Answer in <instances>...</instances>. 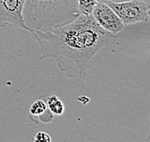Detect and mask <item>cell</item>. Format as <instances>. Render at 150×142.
Returning <instances> with one entry per match:
<instances>
[{
	"label": "cell",
	"instance_id": "cell-2",
	"mask_svg": "<svg viewBox=\"0 0 150 142\" xmlns=\"http://www.w3.org/2000/svg\"><path fill=\"white\" fill-rule=\"evenodd\" d=\"M78 0H25L22 16L29 32L64 25L79 15Z\"/></svg>",
	"mask_w": 150,
	"mask_h": 142
},
{
	"label": "cell",
	"instance_id": "cell-11",
	"mask_svg": "<svg viewBox=\"0 0 150 142\" xmlns=\"http://www.w3.org/2000/svg\"><path fill=\"white\" fill-rule=\"evenodd\" d=\"M149 119H150V115H149ZM146 140L147 141L150 140V126H149V131H148V134H147V138H146Z\"/></svg>",
	"mask_w": 150,
	"mask_h": 142
},
{
	"label": "cell",
	"instance_id": "cell-8",
	"mask_svg": "<svg viewBox=\"0 0 150 142\" xmlns=\"http://www.w3.org/2000/svg\"><path fill=\"white\" fill-rule=\"evenodd\" d=\"M100 0H78V9L80 14L89 15Z\"/></svg>",
	"mask_w": 150,
	"mask_h": 142
},
{
	"label": "cell",
	"instance_id": "cell-12",
	"mask_svg": "<svg viewBox=\"0 0 150 142\" xmlns=\"http://www.w3.org/2000/svg\"><path fill=\"white\" fill-rule=\"evenodd\" d=\"M147 13H148V15H149V17H150V5H149V8H148V12H147Z\"/></svg>",
	"mask_w": 150,
	"mask_h": 142
},
{
	"label": "cell",
	"instance_id": "cell-3",
	"mask_svg": "<svg viewBox=\"0 0 150 142\" xmlns=\"http://www.w3.org/2000/svg\"><path fill=\"white\" fill-rule=\"evenodd\" d=\"M118 14L124 26L138 22H146L149 19V4L142 0H125V1H103Z\"/></svg>",
	"mask_w": 150,
	"mask_h": 142
},
{
	"label": "cell",
	"instance_id": "cell-7",
	"mask_svg": "<svg viewBox=\"0 0 150 142\" xmlns=\"http://www.w3.org/2000/svg\"><path fill=\"white\" fill-rule=\"evenodd\" d=\"M46 103L50 112L54 115H62L65 111L64 104L57 96H50L46 98Z\"/></svg>",
	"mask_w": 150,
	"mask_h": 142
},
{
	"label": "cell",
	"instance_id": "cell-1",
	"mask_svg": "<svg viewBox=\"0 0 150 142\" xmlns=\"http://www.w3.org/2000/svg\"><path fill=\"white\" fill-rule=\"evenodd\" d=\"M31 34L39 45L40 59L52 58L69 77L79 78L85 76L94 56L115 37L92 14H79L69 23Z\"/></svg>",
	"mask_w": 150,
	"mask_h": 142
},
{
	"label": "cell",
	"instance_id": "cell-5",
	"mask_svg": "<svg viewBox=\"0 0 150 142\" xmlns=\"http://www.w3.org/2000/svg\"><path fill=\"white\" fill-rule=\"evenodd\" d=\"M91 14L100 27L115 36L124 28V25L118 14L103 1H98Z\"/></svg>",
	"mask_w": 150,
	"mask_h": 142
},
{
	"label": "cell",
	"instance_id": "cell-9",
	"mask_svg": "<svg viewBox=\"0 0 150 142\" xmlns=\"http://www.w3.org/2000/svg\"><path fill=\"white\" fill-rule=\"evenodd\" d=\"M51 140H52L51 136L47 133H44V132L36 133L34 137L35 142H50Z\"/></svg>",
	"mask_w": 150,
	"mask_h": 142
},
{
	"label": "cell",
	"instance_id": "cell-10",
	"mask_svg": "<svg viewBox=\"0 0 150 142\" xmlns=\"http://www.w3.org/2000/svg\"><path fill=\"white\" fill-rule=\"evenodd\" d=\"M100 1H114V2H119V1H125V0H100ZM146 3H148L150 5V0H142Z\"/></svg>",
	"mask_w": 150,
	"mask_h": 142
},
{
	"label": "cell",
	"instance_id": "cell-6",
	"mask_svg": "<svg viewBox=\"0 0 150 142\" xmlns=\"http://www.w3.org/2000/svg\"><path fill=\"white\" fill-rule=\"evenodd\" d=\"M29 116L35 124L50 123L54 119V115L50 112L46 100L39 98L31 105L29 109Z\"/></svg>",
	"mask_w": 150,
	"mask_h": 142
},
{
	"label": "cell",
	"instance_id": "cell-4",
	"mask_svg": "<svg viewBox=\"0 0 150 142\" xmlns=\"http://www.w3.org/2000/svg\"><path fill=\"white\" fill-rule=\"evenodd\" d=\"M24 4L25 0H0V28L13 26L29 32L22 16Z\"/></svg>",
	"mask_w": 150,
	"mask_h": 142
}]
</instances>
